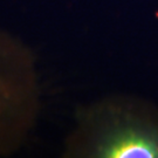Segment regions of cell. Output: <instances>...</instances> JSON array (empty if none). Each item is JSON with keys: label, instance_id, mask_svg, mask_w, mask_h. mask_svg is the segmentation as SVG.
I'll return each instance as SVG.
<instances>
[{"label": "cell", "instance_id": "6da1fadb", "mask_svg": "<svg viewBox=\"0 0 158 158\" xmlns=\"http://www.w3.org/2000/svg\"><path fill=\"white\" fill-rule=\"evenodd\" d=\"M104 158H158V134L141 127L114 130L98 148Z\"/></svg>", "mask_w": 158, "mask_h": 158}]
</instances>
